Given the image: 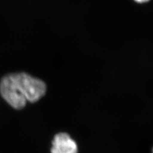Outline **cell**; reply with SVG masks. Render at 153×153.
Segmentation results:
<instances>
[{
	"label": "cell",
	"mask_w": 153,
	"mask_h": 153,
	"mask_svg": "<svg viewBox=\"0 0 153 153\" xmlns=\"http://www.w3.org/2000/svg\"><path fill=\"white\" fill-rule=\"evenodd\" d=\"M47 86L44 81L26 73L8 74L0 82V93L13 108L20 110L27 102L35 103L45 95Z\"/></svg>",
	"instance_id": "cell-1"
},
{
	"label": "cell",
	"mask_w": 153,
	"mask_h": 153,
	"mask_svg": "<svg viewBox=\"0 0 153 153\" xmlns=\"http://www.w3.org/2000/svg\"><path fill=\"white\" fill-rule=\"evenodd\" d=\"M51 153H79V146L70 134L59 132L52 141Z\"/></svg>",
	"instance_id": "cell-2"
},
{
	"label": "cell",
	"mask_w": 153,
	"mask_h": 153,
	"mask_svg": "<svg viewBox=\"0 0 153 153\" xmlns=\"http://www.w3.org/2000/svg\"><path fill=\"white\" fill-rule=\"evenodd\" d=\"M133 1L138 4H144L150 1L151 0H133Z\"/></svg>",
	"instance_id": "cell-3"
},
{
	"label": "cell",
	"mask_w": 153,
	"mask_h": 153,
	"mask_svg": "<svg viewBox=\"0 0 153 153\" xmlns=\"http://www.w3.org/2000/svg\"><path fill=\"white\" fill-rule=\"evenodd\" d=\"M152 152L153 153V148H152Z\"/></svg>",
	"instance_id": "cell-4"
}]
</instances>
